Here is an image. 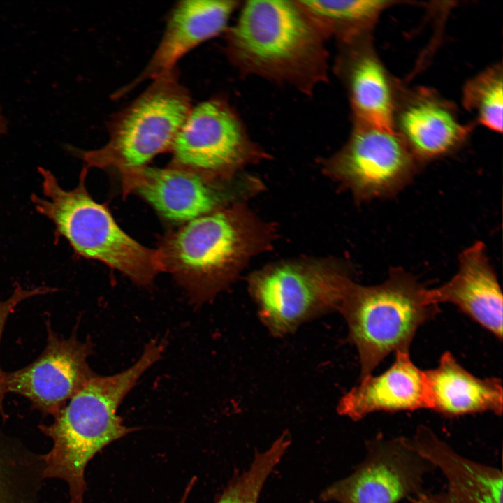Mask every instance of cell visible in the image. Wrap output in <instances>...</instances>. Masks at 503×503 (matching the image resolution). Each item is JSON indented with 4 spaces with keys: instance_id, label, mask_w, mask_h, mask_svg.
<instances>
[{
    "instance_id": "4fadbf2b",
    "label": "cell",
    "mask_w": 503,
    "mask_h": 503,
    "mask_svg": "<svg viewBox=\"0 0 503 503\" xmlns=\"http://www.w3.org/2000/svg\"><path fill=\"white\" fill-rule=\"evenodd\" d=\"M393 126L419 162L457 149L472 129L460 121L451 103L425 87L398 88Z\"/></svg>"
},
{
    "instance_id": "d4e9b609",
    "label": "cell",
    "mask_w": 503,
    "mask_h": 503,
    "mask_svg": "<svg viewBox=\"0 0 503 503\" xmlns=\"http://www.w3.org/2000/svg\"><path fill=\"white\" fill-rule=\"evenodd\" d=\"M8 129V121L0 104V137L5 135Z\"/></svg>"
},
{
    "instance_id": "7a4b0ae2",
    "label": "cell",
    "mask_w": 503,
    "mask_h": 503,
    "mask_svg": "<svg viewBox=\"0 0 503 503\" xmlns=\"http://www.w3.org/2000/svg\"><path fill=\"white\" fill-rule=\"evenodd\" d=\"M162 342L152 340L131 367L110 376L94 374L48 425L40 430L52 441L42 455L45 479H59L68 486L71 503H84L85 470L93 456L133 428L125 426L117 409L142 374L161 357Z\"/></svg>"
},
{
    "instance_id": "3957f363",
    "label": "cell",
    "mask_w": 503,
    "mask_h": 503,
    "mask_svg": "<svg viewBox=\"0 0 503 503\" xmlns=\"http://www.w3.org/2000/svg\"><path fill=\"white\" fill-rule=\"evenodd\" d=\"M87 170L83 167L78 185L66 190L51 171L38 167L43 196L31 195L35 210L52 221L56 235L67 240L80 256L104 263L140 285L150 284L162 272L157 250L131 238L92 198L85 187Z\"/></svg>"
},
{
    "instance_id": "5b68a950",
    "label": "cell",
    "mask_w": 503,
    "mask_h": 503,
    "mask_svg": "<svg viewBox=\"0 0 503 503\" xmlns=\"http://www.w3.org/2000/svg\"><path fill=\"white\" fill-rule=\"evenodd\" d=\"M133 101L108 124L109 139L93 150L78 151L84 167H115L122 173L143 166L171 146L192 106L175 68L152 80Z\"/></svg>"
},
{
    "instance_id": "ba28073f",
    "label": "cell",
    "mask_w": 503,
    "mask_h": 503,
    "mask_svg": "<svg viewBox=\"0 0 503 503\" xmlns=\"http://www.w3.org/2000/svg\"><path fill=\"white\" fill-rule=\"evenodd\" d=\"M236 231L223 213L203 215L171 235L157 250L162 271L173 273L196 300L219 287L221 272L233 256Z\"/></svg>"
},
{
    "instance_id": "cb8c5ba5",
    "label": "cell",
    "mask_w": 503,
    "mask_h": 503,
    "mask_svg": "<svg viewBox=\"0 0 503 503\" xmlns=\"http://www.w3.org/2000/svg\"><path fill=\"white\" fill-rule=\"evenodd\" d=\"M55 291V289L48 286L24 289L17 285L10 296L0 302V340L6 321L18 304L29 298L47 294ZM6 393V372H3L0 367V414L3 418L5 414L3 409V402Z\"/></svg>"
},
{
    "instance_id": "484cf974",
    "label": "cell",
    "mask_w": 503,
    "mask_h": 503,
    "mask_svg": "<svg viewBox=\"0 0 503 503\" xmlns=\"http://www.w3.org/2000/svg\"><path fill=\"white\" fill-rule=\"evenodd\" d=\"M194 483V480L192 479V480L190 481L189 484L187 486V488H186V490H185V493H184V496H183L182 498L181 499L180 503H185V502H186L187 497V496H188V495H189V492H190V490H191V488H192V486H193Z\"/></svg>"
},
{
    "instance_id": "9a60e30c",
    "label": "cell",
    "mask_w": 503,
    "mask_h": 503,
    "mask_svg": "<svg viewBox=\"0 0 503 503\" xmlns=\"http://www.w3.org/2000/svg\"><path fill=\"white\" fill-rule=\"evenodd\" d=\"M234 0H184L170 12L162 38L145 68L132 82L117 92L119 97L141 82L175 68L176 63L201 43L227 29L239 7Z\"/></svg>"
},
{
    "instance_id": "7402d4cb",
    "label": "cell",
    "mask_w": 503,
    "mask_h": 503,
    "mask_svg": "<svg viewBox=\"0 0 503 503\" xmlns=\"http://www.w3.org/2000/svg\"><path fill=\"white\" fill-rule=\"evenodd\" d=\"M464 107L477 122L495 132L502 131L503 73L500 65H494L465 85L462 94Z\"/></svg>"
},
{
    "instance_id": "30bf717a",
    "label": "cell",
    "mask_w": 503,
    "mask_h": 503,
    "mask_svg": "<svg viewBox=\"0 0 503 503\" xmlns=\"http://www.w3.org/2000/svg\"><path fill=\"white\" fill-rule=\"evenodd\" d=\"M48 333L42 353L27 367L6 373V386L7 392L27 398L34 409L54 417L95 373L87 362L89 340L59 337L49 324Z\"/></svg>"
},
{
    "instance_id": "9c48e42d",
    "label": "cell",
    "mask_w": 503,
    "mask_h": 503,
    "mask_svg": "<svg viewBox=\"0 0 503 503\" xmlns=\"http://www.w3.org/2000/svg\"><path fill=\"white\" fill-rule=\"evenodd\" d=\"M395 130L353 124L351 135L337 157V169L363 198L396 194L413 177L418 166Z\"/></svg>"
},
{
    "instance_id": "ffe728a7",
    "label": "cell",
    "mask_w": 503,
    "mask_h": 503,
    "mask_svg": "<svg viewBox=\"0 0 503 503\" xmlns=\"http://www.w3.org/2000/svg\"><path fill=\"white\" fill-rule=\"evenodd\" d=\"M326 40L339 44L369 36L381 13L391 1H297Z\"/></svg>"
},
{
    "instance_id": "44dd1931",
    "label": "cell",
    "mask_w": 503,
    "mask_h": 503,
    "mask_svg": "<svg viewBox=\"0 0 503 503\" xmlns=\"http://www.w3.org/2000/svg\"><path fill=\"white\" fill-rule=\"evenodd\" d=\"M44 467L42 455L0 437V503H39Z\"/></svg>"
},
{
    "instance_id": "2e32d148",
    "label": "cell",
    "mask_w": 503,
    "mask_h": 503,
    "mask_svg": "<svg viewBox=\"0 0 503 503\" xmlns=\"http://www.w3.org/2000/svg\"><path fill=\"white\" fill-rule=\"evenodd\" d=\"M428 302L451 303L496 337H502V294L485 245L476 242L459 256L456 274L442 286L427 290Z\"/></svg>"
},
{
    "instance_id": "6da1fadb",
    "label": "cell",
    "mask_w": 503,
    "mask_h": 503,
    "mask_svg": "<svg viewBox=\"0 0 503 503\" xmlns=\"http://www.w3.org/2000/svg\"><path fill=\"white\" fill-rule=\"evenodd\" d=\"M225 34L226 55L241 74L309 96L328 79L326 39L297 1H245Z\"/></svg>"
},
{
    "instance_id": "e0dca14e",
    "label": "cell",
    "mask_w": 503,
    "mask_h": 503,
    "mask_svg": "<svg viewBox=\"0 0 503 503\" xmlns=\"http://www.w3.org/2000/svg\"><path fill=\"white\" fill-rule=\"evenodd\" d=\"M429 409L424 371L412 362L409 351L395 352L393 365L384 373L367 375L342 396L337 413L353 421L377 411Z\"/></svg>"
},
{
    "instance_id": "d6986e66",
    "label": "cell",
    "mask_w": 503,
    "mask_h": 503,
    "mask_svg": "<svg viewBox=\"0 0 503 503\" xmlns=\"http://www.w3.org/2000/svg\"><path fill=\"white\" fill-rule=\"evenodd\" d=\"M429 409L446 416L492 412L502 415V384L467 371L449 351L436 368L424 371Z\"/></svg>"
},
{
    "instance_id": "277c9868",
    "label": "cell",
    "mask_w": 503,
    "mask_h": 503,
    "mask_svg": "<svg viewBox=\"0 0 503 503\" xmlns=\"http://www.w3.org/2000/svg\"><path fill=\"white\" fill-rule=\"evenodd\" d=\"M427 290L402 268H392L380 284L351 285L338 312L358 352L360 379L391 352L408 351L418 328L436 314Z\"/></svg>"
},
{
    "instance_id": "ac0fdd59",
    "label": "cell",
    "mask_w": 503,
    "mask_h": 503,
    "mask_svg": "<svg viewBox=\"0 0 503 503\" xmlns=\"http://www.w3.org/2000/svg\"><path fill=\"white\" fill-rule=\"evenodd\" d=\"M188 170L143 166L122 173L126 190H134L168 219L191 221L213 209L214 191Z\"/></svg>"
},
{
    "instance_id": "8992f818",
    "label": "cell",
    "mask_w": 503,
    "mask_h": 503,
    "mask_svg": "<svg viewBox=\"0 0 503 503\" xmlns=\"http://www.w3.org/2000/svg\"><path fill=\"white\" fill-rule=\"evenodd\" d=\"M351 284L337 272L282 265L256 277L250 290L261 322L272 336L282 337L338 312Z\"/></svg>"
},
{
    "instance_id": "52a82bcc",
    "label": "cell",
    "mask_w": 503,
    "mask_h": 503,
    "mask_svg": "<svg viewBox=\"0 0 503 503\" xmlns=\"http://www.w3.org/2000/svg\"><path fill=\"white\" fill-rule=\"evenodd\" d=\"M365 456L349 476L326 488L323 501L337 503H399L424 490L434 466L408 437L378 435L367 442Z\"/></svg>"
},
{
    "instance_id": "8fae6325",
    "label": "cell",
    "mask_w": 503,
    "mask_h": 503,
    "mask_svg": "<svg viewBox=\"0 0 503 503\" xmlns=\"http://www.w3.org/2000/svg\"><path fill=\"white\" fill-rule=\"evenodd\" d=\"M251 147L238 114L215 96L191 108L170 151L180 168L212 171L240 162Z\"/></svg>"
},
{
    "instance_id": "7c38bea8",
    "label": "cell",
    "mask_w": 503,
    "mask_h": 503,
    "mask_svg": "<svg viewBox=\"0 0 503 503\" xmlns=\"http://www.w3.org/2000/svg\"><path fill=\"white\" fill-rule=\"evenodd\" d=\"M408 438L445 482L440 490H424L408 499L411 503H503L500 469L463 455L426 425H418Z\"/></svg>"
},
{
    "instance_id": "5bb4252c",
    "label": "cell",
    "mask_w": 503,
    "mask_h": 503,
    "mask_svg": "<svg viewBox=\"0 0 503 503\" xmlns=\"http://www.w3.org/2000/svg\"><path fill=\"white\" fill-rule=\"evenodd\" d=\"M339 45L335 73L347 89L353 123L394 130L399 87L377 55L370 36Z\"/></svg>"
},
{
    "instance_id": "603a6c76",
    "label": "cell",
    "mask_w": 503,
    "mask_h": 503,
    "mask_svg": "<svg viewBox=\"0 0 503 503\" xmlns=\"http://www.w3.org/2000/svg\"><path fill=\"white\" fill-rule=\"evenodd\" d=\"M290 444V437L284 432L268 449L256 453L249 467L228 483L217 503H257L267 478Z\"/></svg>"
}]
</instances>
